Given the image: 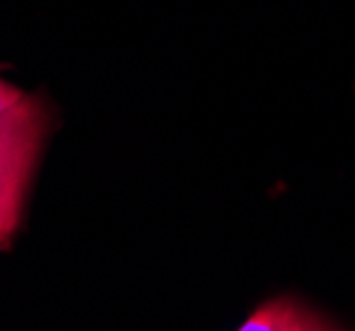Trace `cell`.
<instances>
[{
    "mask_svg": "<svg viewBox=\"0 0 355 331\" xmlns=\"http://www.w3.org/2000/svg\"><path fill=\"white\" fill-rule=\"evenodd\" d=\"M0 252H3V249H0Z\"/></svg>",
    "mask_w": 355,
    "mask_h": 331,
    "instance_id": "4",
    "label": "cell"
},
{
    "mask_svg": "<svg viewBox=\"0 0 355 331\" xmlns=\"http://www.w3.org/2000/svg\"><path fill=\"white\" fill-rule=\"evenodd\" d=\"M27 96H30V93H24L21 88H16L14 82H8V80L0 77V120H3L6 114H11Z\"/></svg>",
    "mask_w": 355,
    "mask_h": 331,
    "instance_id": "3",
    "label": "cell"
},
{
    "mask_svg": "<svg viewBox=\"0 0 355 331\" xmlns=\"http://www.w3.org/2000/svg\"><path fill=\"white\" fill-rule=\"evenodd\" d=\"M318 323H321V318H308V307H302L300 302H292L289 297H282V300L263 302L239 329H321Z\"/></svg>",
    "mask_w": 355,
    "mask_h": 331,
    "instance_id": "2",
    "label": "cell"
},
{
    "mask_svg": "<svg viewBox=\"0 0 355 331\" xmlns=\"http://www.w3.org/2000/svg\"><path fill=\"white\" fill-rule=\"evenodd\" d=\"M51 133V111L40 96H27L0 120V249L21 226L32 175Z\"/></svg>",
    "mask_w": 355,
    "mask_h": 331,
    "instance_id": "1",
    "label": "cell"
}]
</instances>
